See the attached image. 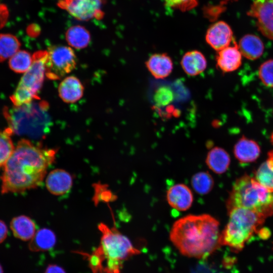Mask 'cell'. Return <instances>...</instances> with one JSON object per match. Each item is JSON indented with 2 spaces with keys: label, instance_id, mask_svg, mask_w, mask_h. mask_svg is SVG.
<instances>
[{
  "label": "cell",
  "instance_id": "1",
  "mask_svg": "<svg viewBox=\"0 0 273 273\" xmlns=\"http://www.w3.org/2000/svg\"><path fill=\"white\" fill-rule=\"evenodd\" d=\"M56 153V149L20 140L4 166L2 193H22L40 186Z\"/></svg>",
  "mask_w": 273,
  "mask_h": 273
},
{
  "label": "cell",
  "instance_id": "2",
  "mask_svg": "<svg viewBox=\"0 0 273 273\" xmlns=\"http://www.w3.org/2000/svg\"><path fill=\"white\" fill-rule=\"evenodd\" d=\"M219 226V221L210 214H189L173 223L169 239L183 255L205 258L221 246Z\"/></svg>",
  "mask_w": 273,
  "mask_h": 273
},
{
  "label": "cell",
  "instance_id": "3",
  "mask_svg": "<svg viewBox=\"0 0 273 273\" xmlns=\"http://www.w3.org/2000/svg\"><path fill=\"white\" fill-rule=\"evenodd\" d=\"M98 228L102 234L100 245L91 254H81L93 273H120L123 262L140 250L116 227L100 223Z\"/></svg>",
  "mask_w": 273,
  "mask_h": 273
},
{
  "label": "cell",
  "instance_id": "4",
  "mask_svg": "<svg viewBox=\"0 0 273 273\" xmlns=\"http://www.w3.org/2000/svg\"><path fill=\"white\" fill-rule=\"evenodd\" d=\"M35 101L4 108L3 114L12 134L33 140L45 137L51 126L49 105L46 101Z\"/></svg>",
  "mask_w": 273,
  "mask_h": 273
},
{
  "label": "cell",
  "instance_id": "5",
  "mask_svg": "<svg viewBox=\"0 0 273 273\" xmlns=\"http://www.w3.org/2000/svg\"><path fill=\"white\" fill-rule=\"evenodd\" d=\"M228 211L237 207L252 210L269 217L273 214V190L245 174L237 179L226 202Z\"/></svg>",
  "mask_w": 273,
  "mask_h": 273
},
{
  "label": "cell",
  "instance_id": "6",
  "mask_svg": "<svg viewBox=\"0 0 273 273\" xmlns=\"http://www.w3.org/2000/svg\"><path fill=\"white\" fill-rule=\"evenodd\" d=\"M228 212L229 221L220 233L219 242L221 246H228L237 253L243 249L268 217L242 207L234 208Z\"/></svg>",
  "mask_w": 273,
  "mask_h": 273
},
{
  "label": "cell",
  "instance_id": "7",
  "mask_svg": "<svg viewBox=\"0 0 273 273\" xmlns=\"http://www.w3.org/2000/svg\"><path fill=\"white\" fill-rule=\"evenodd\" d=\"M48 55V51L42 50L33 54L31 65L24 73L16 90L10 97L14 106H21L39 99L38 94L46 76Z\"/></svg>",
  "mask_w": 273,
  "mask_h": 273
},
{
  "label": "cell",
  "instance_id": "8",
  "mask_svg": "<svg viewBox=\"0 0 273 273\" xmlns=\"http://www.w3.org/2000/svg\"><path fill=\"white\" fill-rule=\"evenodd\" d=\"M46 63V76L58 80L76 67L77 58L73 50L64 46H53L48 49Z\"/></svg>",
  "mask_w": 273,
  "mask_h": 273
},
{
  "label": "cell",
  "instance_id": "9",
  "mask_svg": "<svg viewBox=\"0 0 273 273\" xmlns=\"http://www.w3.org/2000/svg\"><path fill=\"white\" fill-rule=\"evenodd\" d=\"M103 0H59L57 5L76 19L87 21L103 18Z\"/></svg>",
  "mask_w": 273,
  "mask_h": 273
},
{
  "label": "cell",
  "instance_id": "10",
  "mask_svg": "<svg viewBox=\"0 0 273 273\" xmlns=\"http://www.w3.org/2000/svg\"><path fill=\"white\" fill-rule=\"evenodd\" d=\"M248 15L255 18L262 34L273 40V0H254Z\"/></svg>",
  "mask_w": 273,
  "mask_h": 273
},
{
  "label": "cell",
  "instance_id": "11",
  "mask_svg": "<svg viewBox=\"0 0 273 273\" xmlns=\"http://www.w3.org/2000/svg\"><path fill=\"white\" fill-rule=\"evenodd\" d=\"M233 33L230 26L225 22L219 21L211 25L205 36L207 43L213 49L219 51L232 42Z\"/></svg>",
  "mask_w": 273,
  "mask_h": 273
},
{
  "label": "cell",
  "instance_id": "12",
  "mask_svg": "<svg viewBox=\"0 0 273 273\" xmlns=\"http://www.w3.org/2000/svg\"><path fill=\"white\" fill-rule=\"evenodd\" d=\"M166 199L172 208L178 211H185L192 206L194 196L189 187L184 184H177L167 190Z\"/></svg>",
  "mask_w": 273,
  "mask_h": 273
},
{
  "label": "cell",
  "instance_id": "13",
  "mask_svg": "<svg viewBox=\"0 0 273 273\" xmlns=\"http://www.w3.org/2000/svg\"><path fill=\"white\" fill-rule=\"evenodd\" d=\"M73 183L71 174L64 169H56L51 171L46 180L48 190L54 195H62L68 193Z\"/></svg>",
  "mask_w": 273,
  "mask_h": 273
},
{
  "label": "cell",
  "instance_id": "14",
  "mask_svg": "<svg viewBox=\"0 0 273 273\" xmlns=\"http://www.w3.org/2000/svg\"><path fill=\"white\" fill-rule=\"evenodd\" d=\"M216 65L224 72L234 71L240 66L242 54L238 46H228L218 51L216 56Z\"/></svg>",
  "mask_w": 273,
  "mask_h": 273
},
{
  "label": "cell",
  "instance_id": "15",
  "mask_svg": "<svg viewBox=\"0 0 273 273\" xmlns=\"http://www.w3.org/2000/svg\"><path fill=\"white\" fill-rule=\"evenodd\" d=\"M146 66L153 76L163 79L170 74L173 64L171 58L167 54L156 53L149 58L146 62Z\"/></svg>",
  "mask_w": 273,
  "mask_h": 273
},
{
  "label": "cell",
  "instance_id": "16",
  "mask_svg": "<svg viewBox=\"0 0 273 273\" xmlns=\"http://www.w3.org/2000/svg\"><path fill=\"white\" fill-rule=\"evenodd\" d=\"M84 87L78 78L70 76L60 83L58 93L60 98L67 103H73L80 100L83 94Z\"/></svg>",
  "mask_w": 273,
  "mask_h": 273
},
{
  "label": "cell",
  "instance_id": "17",
  "mask_svg": "<svg viewBox=\"0 0 273 273\" xmlns=\"http://www.w3.org/2000/svg\"><path fill=\"white\" fill-rule=\"evenodd\" d=\"M184 72L189 76H196L206 68L207 63L204 55L200 51L192 50L186 53L180 61Z\"/></svg>",
  "mask_w": 273,
  "mask_h": 273
},
{
  "label": "cell",
  "instance_id": "18",
  "mask_svg": "<svg viewBox=\"0 0 273 273\" xmlns=\"http://www.w3.org/2000/svg\"><path fill=\"white\" fill-rule=\"evenodd\" d=\"M260 153V149L257 143L244 136L237 142L234 148L236 158L244 163L254 161L259 157Z\"/></svg>",
  "mask_w": 273,
  "mask_h": 273
},
{
  "label": "cell",
  "instance_id": "19",
  "mask_svg": "<svg viewBox=\"0 0 273 273\" xmlns=\"http://www.w3.org/2000/svg\"><path fill=\"white\" fill-rule=\"evenodd\" d=\"M231 160L228 153L222 148L215 147L208 153L205 162L208 167L214 173L220 174L228 169Z\"/></svg>",
  "mask_w": 273,
  "mask_h": 273
},
{
  "label": "cell",
  "instance_id": "20",
  "mask_svg": "<svg viewBox=\"0 0 273 273\" xmlns=\"http://www.w3.org/2000/svg\"><path fill=\"white\" fill-rule=\"evenodd\" d=\"M238 46L241 54L252 60L259 58L264 51L262 40L254 34H248L243 36Z\"/></svg>",
  "mask_w": 273,
  "mask_h": 273
},
{
  "label": "cell",
  "instance_id": "21",
  "mask_svg": "<svg viewBox=\"0 0 273 273\" xmlns=\"http://www.w3.org/2000/svg\"><path fill=\"white\" fill-rule=\"evenodd\" d=\"M10 228L16 238L25 241L30 240L36 232L34 222L25 215L13 218L10 222Z\"/></svg>",
  "mask_w": 273,
  "mask_h": 273
},
{
  "label": "cell",
  "instance_id": "22",
  "mask_svg": "<svg viewBox=\"0 0 273 273\" xmlns=\"http://www.w3.org/2000/svg\"><path fill=\"white\" fill-rule=\"evenodd\" d=\"M56 242L55 233L51 230L43 228L35 232L28 245L33 252L47 251L52 249Z\"/></svg>",
  "mask_w": 273,
  "mask_h": 273
},
{
  "label": "cell",
  "instance_id": "23",
  "mask_svg": "<svg viewBox=\"0 0 273 273\" xmlns=\"http://www.w3.org/2000/svg\"><path fill=\"white\" fill-rule=\"evenodd\" d=\"M65 36L68 43L76 49H82L87 47L90 41L89 31L80 25L70 27L67 30Z\"/></svg>",
  "mask_w": 273,
  "mask_h": 273
},
{
  "label": "cell",
  "instance_id": "24",
  "mask_svg": "<svg viewBox=\"0 0 273 273\" xmlns=\"http://www.w3.org/2000/svg\"><path fill=\"white\" fill-rule=\"evenodd\" d=\"M21 43L18 38L9 33L0 34V62L11 58L18 51Z\"/></svg>",
  "mask_w": 273,
  "mask_h": 273
},
{
  "label": "cell",
  "instance_id": "25",
  "mask_svg": "<svg viewBox=\"0 0 273 273\" xmlns=\"http://www.w3.org/2000/svg\"><path fill=\"white\" fill-rule=\"evenodd\" d=\"M191 185L198 194L204 195L208 194L212 190L214 180L208 172L201 171L193 175Z\"/></svg>",
  "mask_w": 273,
  "mask_h": 273
},
{
  "label": "cell",
  "instance_id": "26",
  "mask_svg": "<svg viewBox=\"0 0 273 273\" xmlns=\"http://www.w3.org/2000/svg\"><path fill=\"white\" fill-rule=\"evenodd\" d=\"M32 62V56L27 51H18L10 59V68L16 73L25 72Z\"/></svg>",
  "mask_w": 273,
  "mask_h": 273
},
{
  "label": "cell",
  "instance_id": "27",
  "mask_svg": "<svg viewBox=\"0 0 273 273\" xmlns=\"http://www.w3.org/2000/svg\"><path fill=\"white\" fill-rule=\"evenodd\" d=\"M12 134L8 128L0 131V168L5 165L14 150Z\"/></svg>",
  "mask_w": 273,
  "mask_h": 273
},
{
  "label": "cell",
  "instance_id": "28",
  "mask_svg": "<svg viewBox=\"0 0 273 273\" xmlns=\"http://www.w3.org/2000/svg\"><path fill=\"white\" fill-rule=\"evenodd\" d=\"M254 178L264 187L273 190V170L269 167L266 161L258 168Z\"/></svg>",
  "mask_w": 273,
  "mask_h": 273
},
{
  "label": "cell",
  "instance_id": "29",
  "mask_svg": "<svg viewBox=\"0 0 273 273\" xmlns=\"http://www.w3.org/2000/svg\"><path fill=\"white\" fill-rule=\"evenodd\" d=\"M259 77L262 82L268 87H273V59L268 60L260 66Z\"/></svg>",
  "mask_w": 273,
  "mask_h": 273
},
{
  "label": "cell",
  "instance_id": "30",
  "mask_svg": "<svg viewBox=\"0 0 273 273\" xmlns=\"http://www.w3.org/2000/svg\"><path fill=\"white\" fill-rule=\"evenodd\" d=\"M171 91L166 87L159 88L155 95V100L160 105L168 104L172 100Z\"/></svg>",
  "mask_w": 273,
  "mask_h": 273
},
{
  "label": "cell",
  "instance_id": "31",
  "mask_svg": "<svg viewBox=\"0 0 273 273\" xmlns=\"http://www.w3.org/2000/svg\"><path fill=\"white\" fill-rule=\"evenodd\" d=\"M195 0H164V5L167 9L181 8L187 6V4Z\"/></svg>",
  "mask_w": 273,
  "mask_h": 273
},
{
  "label": "cell",
  "instance_id": "32",
  "mask_svg": "<svg viewBox=\"0 0 273 273\" xmlns=\"http://www.w3.org/2000/svg\"><path fill=\"white\" fill-rule=\"evenodd\" d=\"M9 16V12L7 7L0 1V29L6 24Z\"/></svg>",
  "mask_w": 273,
  "mask_h": 273
},
{
  "label": "cell",
  "instance_id": "33",
  "mask_svg": "<svg viewBox=\"0 0 273 273\" xmlns=\"http://www.w3.org/2000/svg\"><path fill=\"white\" fill-rule=\"evenodd\" d=\"M44 273H66L65 270L57 264H49Z\"/></svg>",
  "mask_w": 273,
  "mask_h": 273
},
{
  "label": "cell",
  "instance_id": "34",
  "mask_svg": "<svg viewBox=\"0 0 273 273\" xmlns=\"http://www.w3.org/2000/svg\"><path fill=\"white\" fill-rule=\"evenodd\" d=\"M7 235V226L3 221L0 220V244L6 239Z\"/></svg>",
  "mask_w": 273,
  "mask_h": 273
},
{
  "label": "cell",
  "instance_id": "35",
  "mask_svg": "<svg viewBox=\"0 0 273 273\" xmlns=\"http://www.w3.org/2000/svg\"><path fill=\"white\" fill-rule=\"evenodd\" d=\"M35 25H30L27 28V33L30 36H35L38 34L37 27Z\"/></svg>",
  "mask_w": 273,
  "mask_h": 273
},
{
  "label": "cell",
  "instance_id": "36",
  "mask_svg": "<svg viewBox=\"0 0 273 273\" xmlns=\"http://www.w3.org/2000/svg\"><path fill=\"white\" fill-rule=\"evenodd\" d=\"M269 167L273 170V150L270 151L268 154V159L266 160Z\"/></svg>",
  "mask_w": 273,
  "mask_h": 273
},
{
  "label": "cell",
  "instance_id": "37",
  "mask_svg": "<svg viewBox=\"0 0 273 273\" xmlns=\"http://www.w3.org/2000/svg\"><path fill=\"white\" fill-rule=\"evenodd\" d=\"M0 273H4L3 268L1 264H0Z\"/></svg>",
  "mask_w": 273,
  "mask_h": 273
},
{
  "label": "cell",
  "instance_id": "38",
  "mask_svg": "<svg viewBox=\"0 0 273 273\" xmlns=\"http://www.w3.org/2000/svg\"><path fill=\"white\" fill-rule=\"evenodd\" d=\"M271 142L273 143V133H272L271 135Z\"/></svg>",
  "mask_w": 273,
  "mask_h": 273
}]
</instances>
